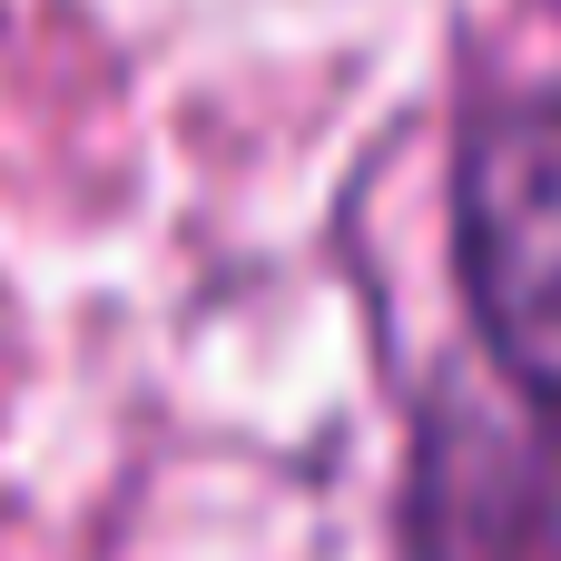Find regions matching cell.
<instances>
[{
    "label": "cell",
    "instance_id": "1",
    "mask_svg": "<svg viewBox=\"0 0 561 561\" xmlns=\"http://www.w3.org/2000/svg\"><path fill=\"white\" fill-rule=\"evenodd\" d=\"M454 247L493 365L561 424V108L503 99L454 158Z\"/></svg>",
    "mask_w": 561,
    "mask_h": 561
}]
</instances>
